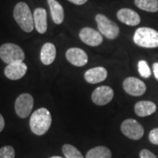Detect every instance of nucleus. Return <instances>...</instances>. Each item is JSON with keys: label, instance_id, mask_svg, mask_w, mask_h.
Masks as SVG:
<instances>
[{"label": "nucleus", "instance_id": "nucleus-1", "mask_svg": "<svg viewBox=\"0 0 158 158\" xmlns=\"http://www.w3.org/2000/svg\"><path fill=\"white\" fill-rule=\"evenodd\" d=\"M52 117L46 108H40L33 113L30 118V128L36 135H43L50 128Z\"/></svg>", "mask_w": 158, "mask_h": 158}, {"label": "nucleus", "instance_id": "nucleus-2", "mask_svg": "<svg viewBox=\"0 0 158 158\" xmlns=\"http://www.w3.org/2000/svg\"><path fill=\"white\" fill-rule=\"evenodd\" d=\"M13 17L20 28L26 33H31L34 30V15L26 3L19 2L15 6L13 10Z\"/></svg>", "mask_w": 158, "mask_h": 158}, {"label": "nucleus", "instance_id": "nucleus-3", "mask_svg": "<svg viewBox=\"0 0 158 158\" xmlns=\"http://www.w3.org/2000/svg\"><path fill=\"white\" fill-rule=\"evenodd\" d=\"M136 45L145 48H155L158 47V32L150 27H140L134 34Z\"/></svg>", "mask_w": 158, "mask_h": 158}, {"label": "nucleus", "instance_id": "nucleus-4", "mask_svg": "<svg viewBox=\"0 0 158 158\" xmlns=\"http://www.w3.org/2000/svg\"><path fill=\"white\" fill-rule=\"evenodd\" d=\"M0 59L7 64L23 62L25 53L19 46L13 43H5L0 47Z\"/></svg>", "mask_w": 158, "mask_h": 158}, {"label": "nucleus", "instance_id": "nucleus-5", "mask_svg": "<svg viewBox=\"0 0 158 158\" xmlns=\"http://www.w3.org/2000/svg\"><path fill=\"white\" fill-rule=\"evenodd\" d=\"M96 21L99 33L109 40L116 39L119 34L118 25L104 14H97Z\"/></svg>", "mask_w": 158, "mask_h": 158}, {"label": "nucleus", "instance_id": "nucleus-6", "mask_svg": "<svg viewBox=\"0 0 158 158\" xmlns=\"http://www.w3.org/2000/svg\"><path fill=\"white\" fill-rule=\"evenodd\" d=\"M123 135L131 140H140L144 135V128L137 120L133 118H127L124 120L120 127Z\"/></svg>", "mask_w": 158, "mask_h": 158}, {"label": "nucleus", "instance_id": "nucleus-7", "mask_svg": "<svg viewBox=\"0 0 158 158\" xmlns=\"http://www.w3.org/2000/svg\"><path fill=\"white\" fill-rule=\"evenodd\" d=\"M14 107L19 118L28 117L34 107V98L28 93H23L17 98Z\"/></svg>", "mask_w": 158, "mask_h": 158}, {"label": "nucleus", "instance_id": "nucleus-8", "mask_svg": "<svg viewBox=\"0 0 158 158\" xmlns=\"http://www.w3.org/2000/svg\"><path fill=\"white\" fill-rule=\"evenodd\" d=\"M113 90L106 85H102L95 89L91 94V99L97 106H105L113 98Z\"/></svg>", "mask_w": 158, "mask_h": 158}, {"label": "nucleus", "instance_id": "nucleus-9", "mask_svg": "<svg viewBox=\"0 0 158 158\" xmlns=\"http://www.w3.org/2000/svg\"><path fill=\"white\" fill-rule=\"evenodd\" d=\"M123 88L124 90L131 96H141L146 91V85L140 80L134 77H130L124 80L123 82Z\"/></svg>", "mask_w": 158, "mask_h": 158}, {"label": "nucleus", "instance_id": "nucleus-10", "mask_svg": "<svg viewBox=\"0 0 158 158\" xmlns=\"http://www.w3.org/2000/svg\"><path fill=\"white\" fill-rule=\"evenodd\" d=\"M79 38L84 43L91 47H98L103 42V35L97 30L90 27L81 29Z\"/></svg>", "mask_w": 158, "mask_h": 158}, {"label": "nucleus", "instance_id": "nucleus-11", "mask_svg": "<svg viewBox=\"0 0 158 158\" xmlns=\"http://www.w3.org/2000/svg\"><path fill=\"white\" fill-rule=\"evenodd\" d=\"M27 71V66L23 62H11L7 64L5 69V75L11 80H19L22 78Z\"/></svg>", "mask_w": 158, "mask_h": 158}, {"label": "nucleus", "instance_id": "nucleus-12", "mask_svg": "<svg viewBox=\"0 0 158 158\" xmlns=\"http://www.w3.org/2000/svg\"><path fill=\"white\" fill-rule=\"evenodd\" d=\"M66 58L71 64L77 67H82L88 62V56L85 51L78 48H69L66 52Z\"/></svg>", "mask_w": 158, "mask_h": 158}, {"label": "nucleus", "instance_id": "nucleus-13", "mask_svg": "<svg viewBox=\"0 0 158 158\" xmlns=\"http://www.w3.org/2000/svg\"><path fill=\"white\" fill-rule=\"evenodd\" d=\"M117 18L120 22L130 27H135L141 22V17L135 11L129 8H122L117 12Z\"/></svg>", "mask_w": 158, "mask_h": 158}, {"label": "nucleus", "instance_id": "nucleus-14", "mask_svg": "<svg viewBox=\"0 0 158 158\" xmlns=\"http://www.w3.org/2000/svg\"><path fill=\"white\" fill-rule=\"evenodd\" d=\"M107 77V70L103 67H96L88 69L85 73V78L89 84H98Z\"/></svg>", "mask_w": 158, "mask_h": 158}, {"label": "nucleus", "instance_id": "nucleus-15", "mask_svg": "<svg viewBox=\"0 0 158 158\" xmlns=\"http://www.w3.org/2000/svg\"><path fill=\"white\" fill-rule=\"evenodd\" d=\"M34 27L40 34H45L48 29L47 11L44 8H36L34 12Z\"/></svg>", "mask_w": 158, "mask_h": 158}, {"label": "nucleus", "instance_id": "nucleus-16", "mask_svg": "<svg viewBox=\"0 0 158 158\" xmlns=\"http://www.w3.org/2000/svg\"><path fill=\"white\" fill-rule=\"evenodd\" d=\"M56 57V48L53 43H45L40 50V61L45 65H50Z\"/></svg>", "mask_w": 158, "mask_h": 158}, {"label": "nucleus", "instance_id": "nucleus-17", "mask_svg": "<svg viewBox=\"0 0 158 158\" xmlns=\"http://www.w3.org/2000/svg\"><path fill=\"white\" fill-rule=\"evenodd\" d=\"M156 111V106L152 101H142L137 102L135 106V113L139 117H147L149 116Z\"/></svg>", "mask_w": 158, "mask_h": 158}, {"label": "nucleus", "instance_id": "nucleus-18", "mask_svg": "<svg viewBox=\"0 0 158 158\" xmlns=\"http://www.w3.org/2000/svg\"><path fill=\"white\" fill-rule=\"evenodd\" d=\"M48 4L53 21L57 25L62 24L64 20V11L62 5L57 0H48Z\"/></svg>", "mask_w": 158, "mask_h": 158}, {"label": "nucleus", "instance_id": "nucleus-19", "mask_svg": "<svg viewBox=\"0 0 158 158\" xmlns=\"http://www.w3.org/2000/svg\"><path fill=\"white\" fill-rule=\"evenodd\" d=\"M85 158H112V152L105 146H98L90 149Z\"/></svg>", "mask_w": 158, "mask_h": 158}, {"label": "nucleus", "instance_id": "nucleus-20", "mask_svg": "<svg viewBox=\"0 0 158 158\" xmlns=\"http://www.w3.org/2000/svg\"><path fill=\"white\" fill-rule=\"evenodd\" d=\"M135 5L148 12L158 11V0H135Z\"/></svg>", "mask_w": 158, "mask_h": 158}, {"label": "nucleus", "instance_id": "nucleus-21", "mask_svg": "<svg viewBox=\"0 0 158 158\" xmlns=\"http://www.w3.org/2000/svg\"><path fill=\"white\" fill-rule=\"evenodd\" d=\"M62 153L66 158H84L78 149L70 144H64L62 146Z\"/></svg>", "mask_w": 158, "mask_h": 158}, {"label": "nucleus", "instance_id": "nucleus-22", "mask_svg": "<svg viewBox=\"0 0 158 158\" xmlns=\"http://www.w3.org/2000/svg\"><path fill=\"white\" fill-rule=\"evenodd\" d=\"M138 71H139V74L144 78H148L151 76V69L149 68L147 62L144 60L139 61L138 62Z\"/></svg>", "mask_w": 158, "mask_h": 158}, {"label": "nucleus", "instance_id": "nucleus-23", "mask_svg": "<svg viewBox=\"0 0 158 158\" xmlns=\"http://www.w3.org/2000/svg\"><path fill=\"white\" fill-rule=\"evenodd\" d=\"M15 150L11 146H5L0 148V158H14Z\"/></svg>", "mask_w": 158, "mask_h": 158}, {"label": "nucleus", "instance_id": "nucleus-24", "mask_svg": "<svg viewBox=\"0 0 158 158\" xmlns=\"http://www.w3.org/2000/svg\"><path fill=\"white\" fill-rule=\"evenodd\" d=\"M148 139L151 143L155 144V145H158V127L154 128L149 132Z\"/></svg>", "mask_w": 158, "mask_h": 158}, {"label": "nucleus", "instance_id": "nucleus-25", "mask_svg": "<svg viewBox=\"0 0 158 158\" xmlns=\"http://www.w3.org/2000/svg\"><path fill=\"white\" fill-rule=\"evenodd\" d=\"M140 157L141 158H157L155 154H153L148 149H142L140 152Z\"/></svg>", "mask_w": 158, "mask_h": 158}, {"label": "nucleus", "instance_id": "nucleus-26", "mask_svg": "<svg viewBox=\"0 0 158 158\" xmlns=\"http://www.w3.org/2000/svg\"><path fill=\"white\" fill-rule=\"evenodd\" d=\"M153 72L156 79L158 81V62H155L153 64Z\"/></svg>", "mask_w": 158, "mask_h": 158}, {"label": "nucleus", "instance_id": "nucleus-27", "mask_svg": "<svg viewBox=\"0 0 158 158\" xmlns=\"http://www.w3.org/2000/svg\"><path fill=\"white\" fill-rule=\"evenodd\" d=\"M70 3H72L74 5H77V6H82V5H85V3L87 2V0H68Z\"/></svg>", "mask_w": 158, "mask_h": 158}, {"label": "nucleus", "instance_id": "nucleus-28", "mask_svg": "<svg viewBox=\"0 0 158 158\" xmlns=\"http://www.w3.org/2000/svg\"><path fill=\"white\" fill-rule=\"evenodd\" d=\"M5 125H6V122H5V118L2 116V114L0 113V132H2V130L4 129L5 127Z\"/></svg>", "mask_w": 158, "mask_h": 158}, {"label": "nucleus", "instance_id": "nucleus-29", "mask_svg": "<svg viewBox=\"0 0 158 158\" xmlns=\"http://www.w3.org/2000/svg\"><path fill=\"white\" fill-rule=\"evenodd\" d=\"M50 158H62V157H61V156H52V157Z\"/></svg>", "mask_w": 158, "mask_h": 158}]
</instances>
